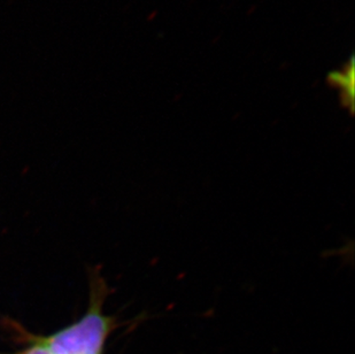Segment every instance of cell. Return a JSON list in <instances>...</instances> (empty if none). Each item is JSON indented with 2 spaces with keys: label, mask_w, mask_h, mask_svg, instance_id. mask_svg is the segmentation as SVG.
Segmentation results:
<instances>
[{
  "label": "cell",
  "mask_w": 355,
  "mask_h": 354,
  "mask_svg": "<svg viewBox=\"0 0 355 354\" xmlns=\"http://www.w3.org/2000/svg\"><path fill=\"white\" fill-rule=\"evenodd\" d=\"M107 285L99 273L90 278V301L78 320L47 336H33L53 354H104L105 346L116 328V320L105 314Z\"/></svg>",
  "instance_id": "obj_1"
},
{
  "label": "cell",
  "mask_w": 355,
  "mask_h": 354,
  "mask_svg": "<svg viewBox=\"0 0 355 354\" xmlns=\"http://www.w3.org/2000/svg\"><path fill=\"white\" fill-rule=\"evenodd\" d=\"M330 83L337 87L344 106L352 114L354 110V60L351 58L344 69L335 71L329 77Z\"/></svg>",
  "instance_id": "obj_2"
},
{
  "label": "cell",
  "mask_w": 355,
  "mask_h": 354,
  "mask_svg": "<svg viewBox=\"0 0 355 354\" xmlns=\"http://www.w3.org/2000/svg\"><path fill=\"white\" fill-rule=\"evenodd\" d=\"M28 342H29V345L26 346V348H22L21 351L15 352L13 354H53L52 352L49 350V348L45 346V345L42 344L40 342L36 341L31 334L28 336Z\"/></svg>",
  "instance_id": "obj_3"
}]
</instances>
